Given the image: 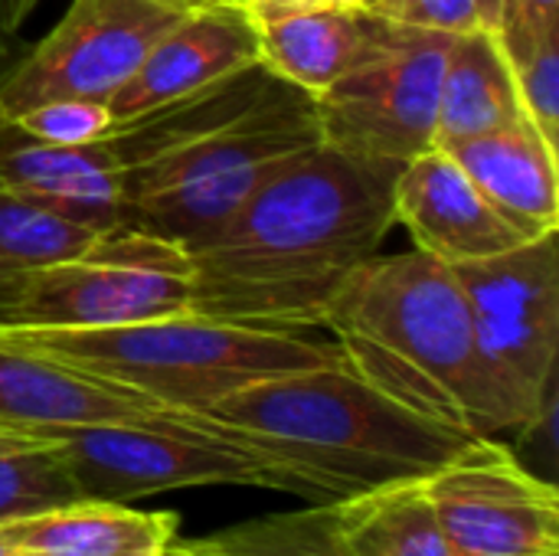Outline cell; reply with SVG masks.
<instances>
[{"label":"cell","instance_id":"6","mask_svg":"<svg viewBox=\"0 0 559 556\" xmlns=\"http://www.w3.org/2000/svg\"><path fill=\"white\" fill-rule=\"evenodd\" d=\"M85 498L138 501L180 488H269L308 505L328 501L301 472L239 442L200 413H167L151 423H85L46 429Z\"/></svg>","mask_w":559,"mask_h":556},{"label":"cell","instance_id":"1","mask_svg":"<svg viewBox=\"0 0 559 556\" xmlns=\"http://www.w3.org/2000/svg\"><path fill=\"white\" fill-rule=\"evenodd\" d=\"M396 164L314 144L187 249L190 311L278 331L321 328L337 288L396 226Z\"/></svg>","mask_w":559,"mask_h":556},{"label":"cell","instance_id":"33","mask_svg":"<svg viewBox=\"0 0 559 556\" xmlns=\"http://www.w3.org/2000/svg\"><path fill=\"white\" fill-rule=\"evenodd\" d=\"M13 23H16V16L10 13L7 0H0V26H10V29H13Z\"/></svg>","mask_w":559,"mask_h":556},{"label":"cell","instance_id":"32","mask_svg":"<svg viewBox=\"0 0 559 556\" xmlns=\"http://www.w3.org/2000/svg\"><path fill=\"white\" fill-rule=\"evenodd\" d=\"M177 7H187V10H197V7H210V3H223V0H170Z\"/></svg>","mask_w":559,"mask_h":556},{"label":"cell","instance_id":"4","mask_svg":"<svg viewBox=\"0 0 559 556\" xmlns=\"http://www.w3.org/2000/svg\"><path fill=\"white\" fill-rule=\"evenodd\" d=\"M0 341L134 390L177 413H200L269 377L344 360L334 341L219 321L197 311L79 331L0 328Z\"/></svg>","mask_w":559,"mask_h":556},{"label":"cell","instance_id":"22","mask_svg":"<svg viewBox=\"0 0 559 556\" xmlns=\"http://www.w3.org/2000/svg\"><path fill=\"white\" fill-rule=\"evenodd\" d=\"M85 498L49 433L0 429V524Z\"/></svg>","mask_w":559,"mask_h":556},{"label":"cell","instance_id":"13","mask_svg":"<svg viewBox=\"0 0 559 556\" xmlns=\"http://www.w3.org/2000/svg\"><path fill=\"white\" fill-rule=\"evenodd\" d=\"M393 216L396 226L409 233L413 249L445 265H468L531 242L481 197L442 147L400 167L393 184Z\"/></svg>","mask_w":559,"mask_h":556},{"label":"cell","instance_id":"21","mask_svg":"<svg viewBox=\"0 0 559 556\" xmlns=\"http://www.w3.org/2000/svg\"><path fill=\"white\" fill-rule=\"evenodd\" d=\"M167 556H350L337 524V501L265 514L203 537H174Z\"/></svg>","mask_w":559,"mask_h":556},{"label":"cell","instance_id":"20","mask_svg":"<svg viewBox=\"0 0 559 556\" xmlns=\"http://www.w3.org/2000/svg\"><path fill=\"white\" fill-rule=\"evenodd\" d=\"M350 556H452L419 482H396L337 501Z\"/></svg>","mask_w":559,"mask_h":556},{"label":"cell","instance_id":"8","mask_svg":"<svg viewBox=\"0 0 559 556\" xmlns=\"http://www.w3.org/2000/svg\"><path fill=\"white\" fill-rule=\"evenodd\" d=\"M559 233L501 256L452 265L478 351L504 400L534 429L550 410L559 351Z\"/></svg>","mask_w":559,"mask_h":556},{"label":"cell","instance_id":"23","mask_svg":"<svg viewBox=\"0 0 559 556\" xmlns=\"http://www.w3.org/2000/svg\"><path fill=\"white\" fill-rule=\"evenodd\" d=\"M105 233L69 223L20 197L0 193V288L33 265L92 249Z\"/></svg>","mask_w":559,"mask_h":556},{"label":"cell","instance_id":"15","mask_svg":"<svg viewBox=\"0 0 559 556\" xmlns=\"http://www.w3.org/2000/svg\"><path fill=\"white\" fill-rule=\"evenodd\" d=\"M255 23L262 66L308 95L324 92L347 72L377 59L406 33V26L370 7L334 3L265 16Z\"/></svg>","mask_w":559,"mask_h":556},{"label":"cell","instance_id":"31","mask_svg":"<svg viewBox=\"0 0 559 556\" xmlns=\"http://www.w3.org/2000/svg\"><path fill=\"white\" fill-rule=\"evenodd\" d=\"M0 556H20L16 547H13V541L7 537V528L3 524H0Z\"/></svg>","mask_w":559,"mask_h":556},{"label":"cell","instance_id":"28","mask_svg":"<svg viewBox=\"0 0 559 556\" xmlns=\"http://www.w3.org/2000/svg\"><path fill=\"white\" fill-rule=\"evenodd\" d=\"M324 0H252L246 10L255 16V20H265V16H278V13H295V10H308V7H318Z\"/></svg>","mask_w":559,"mask_h":556},{"label":"cell","instance_id":"2","mask_svg":"<svg viewBox=\"0 0 559 556\" xmlns=\"http://www.w3.org/2000/svg\"><path fill=\"white\" fill-rule=\"evenodd\" d=\"M321 328L347 367L409 410L485 439L521 429L478 351L452 265L419 249L377 252L337 288Z\"/></svg>","mask_w":559,"mask_h":556},{"label":"cell","instance_id":"18","mask_svg":"<svg viewBox=\"0 0 559 556\" xmlns=\"http://www.w3.org/2000/svg\"><path fill=\"white\" fill-rule=\"evenodd\" d=\"M20 556H167L180 534L174 511L79 498L3 524Z\"/></svg>","mask_w":559,"mask_h":556},{"label":"cell","instance_id":"27","mask_svg":"<svg viewBox=\"0 0 559 556\" xmlns=\"http://www.w3.org/2000/svg\"><path fill=\"white\" fill-rule=\"evenodd\" d=\"M554 29H559V0H504V20L498 36L508 52Z\"/></svg>","mask_w":559,"mask_h":556},{"label":"cell","instance_id":"34","mask_svg":"<svg viewBox=\"0 0 559 556\" xmlns=\"http://www.w3.org/2000/svg\"><path fill=\"white\" fill-rule=\"evenodd\" d=\"M324 3H334V7H367L370 0H324Z\"/></svg>","mask_w":559,"mask_h":556},{"label":"cell","instance_id":"11","mask_svg":"<svg viewBox=\"0 0 559 556\" xmlns=\"http://www.w3.org/2000/svg\"><path fill=\"white\" fill-rule=\"evenodd\" d=\"M423 488L452 556H559L557 488L498 439H472Z\"/></svg>","mask_w":559,"mask_h":556},{"label":"cell","instance_id":"14","mask_svg":"<svg viewBox=\"0 0 559 556\" xmlns=\"http://www.w3.org/2000/svg\"><path fill=\"white\" fill-rule=\"evenodd\" d=\"M0 193L43 206L95 233L124 229L128 167L111 144L56 147L13 138L0 128Z\"/></svg>","mask_w":559,"mask_h":556},{"label":"cell","instance_id":"30","mask_svg":"<svg viewBox=\"0 0 559 556\" xmlns=\"http://www.w3.org/2000/svg\"><path fill=\"white\" fill-rule=\"evenodd\" d=\"M20 56L16 43H13V29L10 26H0V75L10 69V62Z\"/></svg>","mask_w":559,"mask_h":556},{"label":"cell","instance_id":"29","mask_svg":"<svg viewBox=\"0 0 559 556\" xmlns=\"http://www.w3.org/2000/svg\"><path fill=\"white\" fill-rule=\"evenodd\" d=\"M478 13H481V23H485L488 29H501L504 0H478Z\"/></svg>","mask_w":559,"mask_h":556},{"label":"cell","instance_id":"5","mask_svg":"<svg viewBox=\"0 0 559 556\" xmlns=\"http://www.w3.org/2000/svg\"><path fill=\"white\" fill-rule=\"evenodd\" d=\"M314 144H321V128L311 95L275 79L262 98L229 121L134 167L124 229L193 249L272 174Z\"/></svg>","mask_w":559,"mask_h":556},{"label":"cell","instance_id":"7","mask_svg":"<svg viewBox=\"0 0 559 556\" xmlns=\"http://www.w3.org/2000/svg\"><path fill=\"white\" fill-rule=\"evenodd\" d=\"M187 249L141 229L105 233L92 249L16 272L0 288V328L79 331L190 311Z\"/></svg>","mask_w":559,"mask_h":556},{"label":"cell","instance_id":"36","mask_svg":"<svg viewBox=\"0 0 559 556\" xmlns=\"http://www.w3.org/2000/svg\"><path fill=\"white\" fill-rule=\"evenodd\" d=\"M380 3H383V0H370V3H367V7H370V10H373V7H380Z\"/></svg>","mask_w":559,"mask_h":556},{"label":"cell","instance_id":"25","mask_svg":"<svg viewBox=\"0 0 559 556\" xmlns=\"http://www.w3.org/2000/svg\"><path fill=\"white\" fill-rule=\"evenodd\" d=\"M508 52V49H504ZM514 69V85L524 115L534 128L557 144L559 134V29L531 39L521 49L508 52Z\"/></svg>","mask_w":559,"mask_h":556},{"label":"cell","instance_id":"19","mask_svg":"<svg viewBox=\"0 0 559 556\" xmlns=\"http://www.w3.org/2000/svg\"><path fill=\"white\" fill-rule=\"evenodd\" d=\"M518 118L527 115L521 108L514 69L498 29L481 26L452 36L442 66L436 147H452Z\"/></svg>","mask_w":559,"mask_h":556},{"label":"cell","instance_id":"24","mask_svg":"<svg viewBox=\"0 0 559 556\" xmlns=\"http://www.w3.org/2000/svg\"><path fill=\"white\" fill-rule=\"evenodd\" d=\"M0 128L13 138L56 144V147H79L102 141L115 131V118L105 102L92 98H52L29 108H20L0 118Z\"/></svg>","mask_w":559,"mask_h":556},{"label":"cell","instance_id":"35","mask_svg":"<svg viewBox=\"0 0 559 556\" xmlns=\"http://www.w3.org/2000/svg\"><path fill=\"white\" fill-rule=\"evenodd\" d=\"M223 3H233V7H249L252 0H223Z\"/></svg>","mask_w":559,"mask_h":556},{"label":"cell","instance_id":"16","mask_svg":"<svg viewBox=\"0 0 559 556\" xmlns=\"http://www.w3.org/2000/svg\"><path fill=\"white\" fill-rule=\"evenodd\" d=\"M167 413L177 410L0 341V429L46 433L85 423H151Z\"/></svg>","mask_w":559,"mask_h":556},{"label":"cell","instance_id":"9","mask_svg":"<svg viewBox=\"0 0 559 556\" xmlns=\"http://www.w3.org/2000/svg\"><path fill=\"white\" fill-rule=\"evenodd\" d=\"M449 43L442 33L406 29L386 52L311 95L321 144L396 167L432 151Z\"/></svg>","mask_w":559,"mask_h":556},{"label":"cell","instance_id":"3","mask_svg":"<svg viewBox=\"0 0 559 556\" xmlns=\"http://www.w3.org/2000/svg\"><path fill=\"white\" fill-rule=\"evenodd\" d=\"M200 416L301 472L328 501L419 482L478 439L409 410L344 360L259 380Z\"/></svg>","mask_w":559,"mask_h":556},{"label":"cell","instance_id":"17","mask_svg":"<svg viewBox=\"0 0 559 556\" xmlns=\"http://www.w3.org/2000/svg\"><path fill=\"white\" fill-rule=\"evenodd\" d=\"M481 197L524 236L559 233V154L531 118L442 147Z\"/></svg>","mask_w":559,"mask_h":556},{"label":"cell","instance_id":"12","mask_svg":"<svg viewBox=\"0 0 559 556\" xmlns=\"http://www.w3.org/2000/svg\"><path fill=\"white\" fill-rule=\"evenodd\" d=\"M259 62V23L246 7H197L157 36L138 72L108 102V111L115 125H124L154 108L183 102Z\"/></svg>","mask_w":559,"mask_h":556},{"label":"cell","instance_id":"26","mask_svg":"<svg viewBox=\"0 0 559 556\" xmlns=\"http://www.w3.org/2000/svg\"><path fill=\"white\" fill-rule=\"evenodd\" d=\"M373 10L406 29L442 33V36H462L485 26L478 13V0H383Z\"/></svg>","mask_w":559,"mask_h":556},{"label":"cell","instance_id":"10","mask_svg":"<svg viewBox=\"0 0 559 556\" xmlns=\"http://www.w3.org/2000/svg\"><path fill=\"white\" fill-rule=\"evenodd\" d=\"M187 7L170 0H72L62 20L0 75V118L52 102H111Z\"/></svg>","mask_w":559,"mask_h":556}]
</instances>
